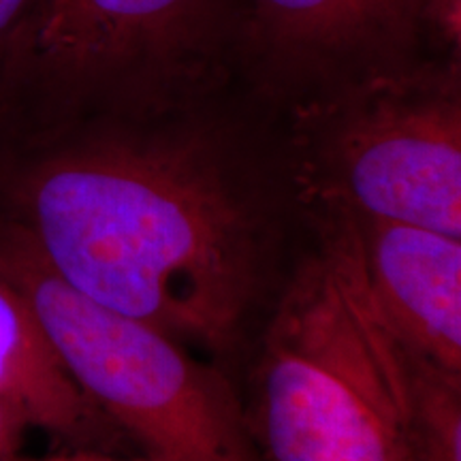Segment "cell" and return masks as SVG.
<instances>
[{
	"mask_svg": "<svg viewBox=\"0 0 461 461\" xmlns=\"http://www.w3.org/2000/svg\"><path fill=\"white\" fill-rule=\"evenodd\" d=\"M11 224L56 278L210 357L257 305L265 218L240 152L186 109L20 141Z\"/></svg>",
	"mask_w": 461,
	"mask_h": 461,
	"instance_id": "6da1fadb",
	"label": "cell"
},
{
	"mask_svg": "<svg viewBox=\"0 0 461 461\" xmlns=\"http://www.w3.org/2000/svg\"><path fill=\"white\" fill-rule=\"evenodd\" d=\"M316 221L265 331L252 436L265 461H412L417 359L374 299L357 224Z\"/></svg>",
	"mask_w": 461,
	"mask_h": 461,
	"instance_id": "7a4b0ae2",
	"label": "cell"
},
{
	"mask_svg": "<svg viewBox=\"0 0 461 461\" xmlns=\"http://www.w3.org/2000/svg\"><path fill=\"white\" fill-rule=\"evenodd\" d=\"M233 0H32L0 73L20 141L186 109L240 45Z\"/></svg>",
	"mask_w": 461,
	"mask_h": 461,
	"instance_id": "3957f363",
	"label": "cell"
},
{
	"mask_svg": "<svg viewBox=\"0 0 461 461\" xmlns=\"http://www.w3.org/2000/svg\"><path fill=\"white\" fill-rule=\"evenodd\" d=\"M286 169L316 218L461 235L459 60L423 56L299 96Z\"/></svg>",
	"mask_w": 461,
	"mask_h": 461,
	"instance_id": "277c9868",
	"label": "cell"
},
{
	"mask_svg": "<svg viewBox=\"0 0 461 461\" xmlns=\"http://www.w3.org/2000/svg\"><path fill=\"white\" fill-rule=\"evenodd\" d=\"M0 269L15 282L86 400L154 461H265L227 378L148 322L90 302L56 278L14 224Z\"/></svg>",
	"mask_w": 461,
	"mask_h": 461,
	"instance_id": "5b68a950",
	"label": "cell"
},
{
	"mask_svg": "<svg viewBox=\"0 0 461 461\" xmlns=\"http://www.w3.org/2000/svg\"><path fill=\"white\" fill-rule=\"evenodd\" d=\"M428 43V0H252L238 48L267 88L299 99Z\"/></svg>",
	"mask_w": 461,
	"mask_h": 461,
	"instance_id": "8992f818",
	"label": "cell"
},
{
	"mask_svg": "<svg viewBox=\"0 0 461 461\" xmlns=\"http://www.w3.org/2000/svg\"><path fill=\"white\" fill-rule=\"evenodd\" d=\"M380 312L417 359L461 376V235L353 221Z\"/></svg>",
	"mask_w": 461,
	"mask_h": 461,
	"instance_id": "52a82bcc",
	"label": "cell"
},
{
	"mask_svg": "<svg viewBox=\"0 0 461 461\" xmlns=\"http://www.w3.org/2000/svg\"><path fill=\"white\" fill-rule=\"evenodd\" d=\"M0 402L31 428L82 445L96 438L101 414L79 393L45 338L24 293L0 269Z\"/></svg>",
	"mask_w": 461,
	"mask_h": 461,
	"instance_id": "ba28073f",
	"label": "cell"
},
{
	"mask_svg": "<svg viewBox=\"0 0 461 461\" xmlns=\"http://www.w3.org/2000/svg\"><path fill=\"white\" fill-rule=\"evenodd\" d=\"M412 461H461V376L420 359Z\"/></svg>",
	"mask_w": 461,
	"mask_h": 461,
	"instance_id": "9c48e42d",
	"label": "cell"
},
{
	"mask_svg": "<svg viewBox=\"0 0 461 461\" xmlns=\"http://www.w3.org/2000/svg\"><path fill=\"white\" fill-rule=\"evenodd\" d=\"M32 0H0V73L7 60L17 31L24 24Z\"/></svg>",
	"mask_w": 461,
	"mask_h": 461,
	"instance_id": "30bf717a",
	"label": "cell"
},
{
	"mask_svg": "<svg viewBox=\"0 0 461 461\" xmlns=\"http://www.w3.org/2000/svg\"><path fill=\"white\" fill-rule=\"evenodd\" d=\"M28 428L31 425L14 408L0 402V461H9L15 455H20L17 451H20Z\"/></svg>",
	"mask_w": 461,
	"mask_h": 461,
	"instance_id": "8fae6325",
	"label": "cell"
},
{
	"mask_svg": "<svg viewBox=\"0 0 461 461\" xmlns=\"http://www.w3.org/2000/svg\"><path fill=\"white\" fill-rule=\"evenodd\" d=\"M9 461H154L143 455V457L137 459H122V457H112V455H101L95 451H68V453H58L50 455V457H22V455H15Z\"/></svg>",
	"mask_w": 461,
	"mask_h": 461,
	"instance_id": "7c38bea8",
	"label": "cell"
}]
</instances>
